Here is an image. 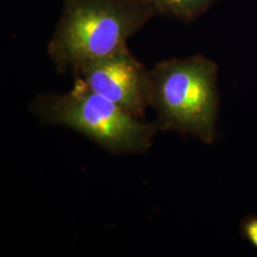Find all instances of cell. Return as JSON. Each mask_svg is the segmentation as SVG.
Instances as JSON below:
<instances>
[{
    "instance_id": "obj_1",
    "label": "cell",
    "mask_w": 257,
    "mask_h": 257,
    "mask_svg": "<svg viewBox=\"0 0 257 257\" xmlns=\"http://www.w3.org/2000/svg\"><path fill=\"white\" fill-rule=\"evenodd\" d=\"M155 17L145 0H64L48 54L57 72L75 73L126 48Z\"/></svg>"
},
{
    "instance_id": "obj_6",
    "label": "cell",
    "mask_w": 257,
    "mask_h": 257,
    "mask_svg": "<svg viewBox=\"0 0 257 257\" xmlns=\"http://www.w3.org/2000/svg\"><path fill=\"white\" fill-rule=\"evenodd\" d=\"M241 234L257 248V216L245 217L241 222Z\"/></svg>"
},
{
    "instance_id": "obj_3",
    "label": "cell",
    "mask_w": 257,
    "mask_h": 257,
    "mask_svg": "<svg viewBox=\"0 0 257 257\" xmlns=\"http://www.w3.org/2000/svg\"><path fill=\"white\" fill-rule=\"evenodd\" d=\"M33 110L44 122L74 128L116 154L147 150L160 131L156 122H141L79 78L67 93L39 95Z\"/></svg>"
},
{
    "instance_id": "obj_4",
    "label": "cell",
    "mask_w": 257,
    "mask_h": 257,
    "mask_svg": "<svg viewBox=\"0 0 257 257\" xmlns=\"http://www.w3.org/2000/svg\"><path fill=\"white\" fill-rule=\"evenodd\" d=\"M92 91L104 96L137 118L144 116L152 103L151 71L128 47L85 64L75 73Z\"/></svg>"
},
{
    "instance_id": "obj_5",
    "label": "cell",
    "mask_w": 257,
    "mask_h": 257,
    "mask_svg": "<svg viewBox=\"0 0 257 257\" xmlns=\"http://www.w3.org/2000/svg\"><path fill=\"white\" fill-rule=\"evenodd\" d=\"M156 12V17L191 23L207 13L218 0H145Z\"/></svg>"
},
{
    "instance_id": "obj_2",
    "label": "cell",
    "mask_w": 257,
    "mask_h": 257,
    "mask_svg": "<svg viewBox=\"0 0 257 257\" xmlns=\"http://www.w3.org/2000/svg\"><path fill=\"white\" fill-rule=\"evenodd\" d=\"M150 71L151 106L160 131L191 134L211 144L219 110L216 63L197 55L160 61Z\"/></svg>"
}]
</instances>
